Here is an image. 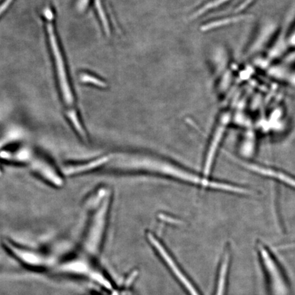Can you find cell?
<instances>
[{"label": "cell", "instance_id": "cell-1", "mask_svg": "<svg viewBox=\"0 0 295 295\" xmlns=\"http://www.w3.org/2000/svg\"><path fill=\"white\" fill-rule=\"evenodd\" d=\"M100 170L132 172L157 176L181 183L217 191L247 196L249 190L237 184L214 180L199 174L173 161L148 152L119 151L103 155Z\"/></svg>", "mask_w": 295, "mask_h": 295}, {"label": "cell", "instance_id": "cell-10", "mask_svg": "<svg viewBox=\"0 0 295 295\" xmlns=\"http://www.w3.org/2000/svg\"><path fill=\"white\" fill-rule=\"evenodd\" d=\"M63 269L70 273L76 274H88L90 273V266L83 261H75L67 263L63 266Z\"/></svg>", "mask_w": 295, "mask_h": 295}, {"label": "cell", "instance_id": "cell-2", "mask_svg": "<svg viewBox=\"0 0 295 295\" xmlns=\"http://www.w3.org/2000/svg\"><path fill=\"white\" fill-rule=\"evenodd\" d=\"M44 15L49 45L51 49L50 50L54 63L55 75L59 85L60 96L65 108V115L74 132L78 137L82 140H87L88 133L79 115L78 109L75 105V98L70 88L66 65L53 25V14L51 7L46 6L44 10Z\"/></svg>", "mask_w": 295, "mask_h": 295}, {"label": "cell", "instance_id": "cell-7", "mask_svg": "<svg viewBox=\"0 0 295 295\" xmlns=\"http://www.w3.org/2000/svg\"><path fill=\"white\" fill-rule=\"evenodd\" d=\"M34 151L26 146H11L0 150V160L8 164L28 165Z\"/></svg>", "mask_w": 295, "mask_h": 295}, {"label": "cell", "instance_id": "cell-8", "mask_svg": "<svg viewBox=\"0 0 295 295\" xmlns=\"http://www.w3.org/2000/svg\"><path fill=\"white\" fill-rule=\"evenodd\" d=\"M4 246L13 256L28 265L41 266L46 263L45 255L38 251L21 247L8 239L5 240Z\"/></svg>", "mask_w": 295, "mask_h": 295}, {"label": "cell", "instance_id": "cell-11", "mask_svg": "<svg viewBox=\"0 0 295 295\" xmlns=\"http://www.w3.org/2000/svg\"><path fill=\"white\" fill-rule=\"evenodd\" d=\"M13 1V0H4V1L1 3V4L0 5V15L2 14V13L7 9L8 6H9V5L11 4L12 1Z\"/></svg>", "mask_w": 295, "mask_h": 295}, {"label": "cell", "instance_id": "cell-5", "mask_svg": "<svg viewBox=\"0 0 295 295\" xmlns=\"http://www.w3.org/2000/svg\"><path fill=\"white\" fill-rule=\"evenodd\" d=\"M149 242L155 248V250L162 256L166 264L170 268L171 271L177 276L178 279L182 283V286L187 289L190 295H199L198 292L196 291V288L193 286L191 281L184 276V273L179 269L177 263L174 262L173 258L169 254L168 251L164 247V245L161 243L160 240L153 233L148 234Z\"/></svg>", "mask_w": 295, "mask_h": 295}, {"label": "cell", "instance_id": "cell-6", "mask_svg": "<svg viewBox=\"0 0 295 295\" xmlns=\"http://www.w3.org/2000/svg\"><path fill=\"white\" fill-rule=\"evenodd\" d=\"M246 170L261 177L271 179L288 187L295 189V177L284 171L258 163L247 162L245 165Z\"/></svg>", "mask_w": 295, "mask_h": 295}, {"label": "cell", "instance_id": "cell-9", "mask_svg": "<svg viewBox=\"0 0 295 295\" xmlns=\"http://www.w3.org/2000/svg\"><path fill=\"white\" fill-rule=\"evenodd\" d=\"M229 253H226L223 259L219 272V279H218V284L217 291L215 295H224L225 294L226 276H227L228 266L229 264Z\"/></svg>", "mask_w": 295, "mask_h": 295}, {"label": "cell", "instance_id": "cell-4", "mask_svg": "<svg viewBox=\"0 0 295 295\" xmlns=\"http://www.w3.org/2000/svg\"><path fill=\"white\" fill-rule=\"evenodd\" d=\"M258 251L261 255L265 268L270 285L275 295H287L288 288L280 269L273 258L269 249L262 244L258 245Z\"/></svg>", "mask_w": 295, "mask_h": 295}, {"label": "cell", "instance_id": "cell-3", "mask_svg": "<svg viewBox=\"0 0 295 295\" xmlns=\"http://www.w3.org/2000/svg\"><path fill=\"white\" fill-rule=\"evenodd\" d=\"M33 173L45 183L54 188H61L65 184L64 174L49 159L34 152L28 165Z\"/></svg>", "mask_w": 295, "mask_h": 295}]
</instances>
